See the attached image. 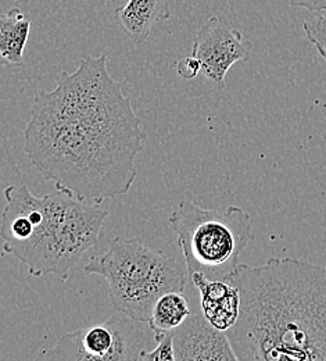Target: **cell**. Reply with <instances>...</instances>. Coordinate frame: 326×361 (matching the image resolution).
Segmentation results:
<instances>
[{
  "mask_svg": "<svg viewBox=\"0 0 326 361\" xmlns=\"http://www.w3.org/2000/svg\"><path fill=\"white\" fill-rule=\"evenodd\" d=\"M253 44L244 41L243 34L228 25L218 16L210 17L199 30L192 56L201 66V73L220 90L225 88V77L234 63L247 61Z\"/></svg>",
  "mask_w": 326,
  "mask_h": 361,
  "instance_id": "obj_7",
  "label": "cell"
},
{
  "mask_svg": "<svg viewBox=\"0 0 326 361\" xmlns=\"http://www.w3.org/2000/svg\"><path fill=\"white\" fill-rule=\"evenodd\" d=\"M115 17L125 32L139 44L149 38L157 23L171 17L170 0H130L115 10Z\"/></svg>",
  "mask_w": 326,
  "mask_h": 361,
  "instance_id": "obj_10",
  "label": "cell"
},
{
  "mask_svg": "<svg viewBox=\"0 0 326 361\" xmlns=\"http://www.w3.org/2000/svg\"><path fill=\"white\" fill-rule=\"evenodd\" d=\"M291 7L306 8L310 13L326 11V0H287Z\"/></svg>",
  "mask_w": 326,
  "mask_h": 361,
  "instance_id": "obj_16",
  "label": "cell"
},
{
  "mask_svg": "<svg viewBox=\"0 0 326 361\" xmlns=\"http://www.w3.org/2000/svg\"><path fill=\"white\" fill-rule=\"evenodd\" d=\"M31 32V21L14 7L0 13V57L4 64L20 67L24 64V50Z\"/></svg>",
  "mask_w": 326,
  "mask_h": 361,
  "instance_id": "obj_11",
  "label": "cell"
},
{
  "mask_svg": "<svg viewBox=\"0 0 326 361\" xmlns=\"http://www.w3.org/2000/svg\"><path fill=\"white\" fill-rule=\"evenodd\" d=\"M240 313L227 331L237 361H326V267L291 257L237 264Z\"/></svg>",
  "mask_w": 326,
  "mask_h": 361,
  "instance_id": "obj_2",
  "label": "cell"
},
{
  "mask_svg": "<svg viewBox=\"0 0 326 361\" xmlns=\"http://www.w3.org/2000/svg\"><path fill=\"white\" fill-rule=\"evenodd\" d=\"M139 321L123 313L104 322L70 332L57 345L44 352L41 359L67 361L139 360L146 350Z\"/></svg>",
  "mask_w": 326,
  "mask_h": 361,
  "instance_id": "obj_6",
  "label": "cell"
},
{
  "mask_svg": "<svg viewBox=\"0 0 326 361\" xmlns=\"http://www.w3.org/2000/svg\"><path fill=\"white\" fill-rule=\"evenodd\" d=\"M87 274L103 276L108 296L118 313L147 322L156 300L167 292H184L187 275L178 262L139 239L114 238L108 250L94 257Z\"/></svg>",
  "mask_w": 326,
  "mask_h": 361,
  "instance_id": "obj_4",
  "label": "cell"
},
{
  "mask_svg": "<svg viewBox=\"0 0 326 361\" xmlns=\"http://www.w3.org/2000/svg\"><path fill=\"white\" fill-rule=\"evenodd\" d=\"M177 73L184 80H194L201 73L200 61L194 56H187L178 61Z\"/></svg>",
  "mask_w": 326,
  "mask_h": 361,
  "instance_id": "obj_15",
  "label": "cell"
},
{
  "mask_svg": "<svg viewBox=\"0 0 326 361\" xmlns=\"http://www.w3.org/2000/svg\"><path fill=\"white\" fill-rule=\"evenodd\" d=\"M187 272L227 281L251 239L250 214L237 206L203 209L184 200L171 213Z\"/></svg>",
  "mask_w": 326,
  "mask_h": 361,
  "instance_id": "obj_5",
  "label": "cell"
},
{
  "mask_svg": "<svg viewBox=\"0 0 326 361\" xmlns=\"http://www.w3.org/2000/svg\"><path fill=\"white\" fill-rule=\"evenodd\" d=\"M190 314L189 302L182 292H167L156 300L147 324L154 334L173 332L181 326Z\"/></svg>",
  "mask_w": 326,
  "mask_h": 361,
  "instance_id": "obj_12",
  "label": "cell"
},
{
  "mask_svg": "<svg viewBox=\"0 0 326 361\" xmlns=\"http://www.w3.org/2000/svg\"><path fill=\"white\" fill-rule=\"evenodd\" d=\"M0 238L3 250L32 276L54 275L67 282L71 270L99 243L108 213L64 192L35 196L27 185L4 189Z\"/></svg>",
  "mask_w": 326,
  "mask_h": 361,
  "instance_id": "obj_3",
  "label": "cell"
},
{
  "mask_svg": "<svg viewBox=\"0 0 326 361\" xmlns=\"http://www.w3.org/2000/svg\"><path fill=\"white\" fill-rule=\"evenodd\" d=\"M192 283L200 293V307L206 319L227 332L236 324L240 313L239 289L227 281H214L203 274H192Z\"/></svg>",
  "mask_w": 326,
  "mask_h": 361,
  "instance_id": "obj_9",
  "label": "cell"
},
{
  "mask_svg": "<svg viewBox=\"0 0 326 361\" xmlns=\"http://www.w3.org/2000/svg\"><path fill=\"white\" fill-rule=\"evenodd\" d=\"M303 30L308 42L326 61V11L311 13L303 23Z\"/></svg>",
  "mask_w": 326,
  "mask_h": 361,
  "instance_id": "obj_13",
  "label": "cell"
},
{
  "mask_svg": "<svg viewBox=\"0 0 326 361\" xmlns=\"http://www.w3.org/2000/svg\"><path fill=\"white\" fill-rule=\"evenodd\" d=\"M154 341L157 342V346L153 350H143L140 353L139 360L175 361L173 332L154 334Z\"/></svg>",
  "mask_w": 326,
  "mask_h": 361,
  "instance_id": "obj_14",
  "label": "cell"
},
{
  "mask_svg": "<svg viewBox=\"0 0 326 361\" xmlns=\"http://www.w3.org/2000/svg\"><path fill=\"white\" fill-rule=\"evenodd\" d=\"M107 60L84 57L74 73H61L54 90L35 96L23 133L38 173L57 190L94 204L131 190L147 137Z\"/></svg>",
  "mask_w": 326,
  "mask_h": 361,
  "instance_id": "obj_1",
  "label": "cell"
},
{
  "mask_svg": "<svg viewBox=\"0 0 326 361\" xmlns=\"http://www.w3.org/2000/svg\"><path fill=\"white\" fill-rule=\"evenodd\" d=\"M173 338L175 361H237L227 332L213 326L203 313H192Z\"/></svg>",
  "mask_w": 326,
  "mask_h": 361,
  "instance_id": "obj_8",
  "label": "cell"
}]
</instances>
